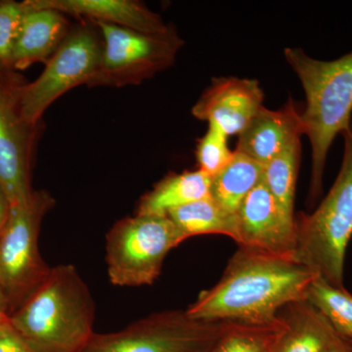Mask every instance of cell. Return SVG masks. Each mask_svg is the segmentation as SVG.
Wrapping results in <instances>:
<instances>
[{"instance_id":"1","label":"cell","mask_w":352,"mask_h":352,"mask_svg":"<svg viewBox=\"0 0 352 352\" xmlns=\"http://www.w3.org/2000/svg\"><path fill=\"white\" fill-rule=\"evenodd\" d=\"M317 273L298 259L240 247L219 283L201 292L186 309L198 320L266 324L303 302Z\"/></svg>"},{"instance_id":"2","label":"cell","mask_w":352,"mask_h":352,"mask_svg":"<svg viewBox=\"0 0 352 352\" xmlns=\"http://www.w3.org/2000/svg\"><path fill=\"white\" fill-rule=\"evenodd\" d=\"M9 320L38 352H80L95 333L94 296L75 266L60 264Z\"/></svg>"},{"instance_id":"3","label":"cell","mask_w":352,"mask_h":352,"mask_svg":"<svg viewBox=\"0 0 352 352\" xmlns=\"http://www.w3.org/2000/svg\"><path fill=\"white\" fill-rule=\"evenodd\" d=\"M284 56L305 94L302 120L311 146L309 199L315 201L323 188L329 150L338 134L352 126V51L332 61L314 59L300 48H286Z\"/></svg>"},{"instance_id":"4","label":"cell","mask_w":352,"mask_h":352,"mask_svg":"<svg viewBox=\"0 0 352 352\" xmlns=\"http://www.w3.org/2000/svg\"><path fill=\"white\" fill-rule=\"evenodd\" d=\"M342 135L344 157L332 188L311 214L296 217V258L338 288H344V261L352 238V126Z\"/></svg>"},{"instance_id":"5","label":"cell","mask_w":352,"mask_h":352,"mask_svg":"<svg viewBox=\"0 0 352 352\" xmlns=\"http://www.w3.org/2000/svg\"><path fill=\"white\" fill-rule=\"evenodd\" d=\"M55 199L46 190H34L29 198L11 207L0 233V294L7 314L19 309L50 275L51 268L39 252V233Z\"/></svg>"},{"instance_id":"6","label":"cell","mask_w":352,"mask_h":352,"mask_svg":"<svg viewBox=\"0 0 352 352\" xmlns=\"http://www.w3.org/2000/svg\"><path fill=\"white\" fill-rule=\"evenodd\" d=\"M186 240L168 217L135 214L120 219L106 236L109 280L118 287L152 285L168 252Z\"/></svg>"},{"instance_id":"7","label":"cell","mask_w":352,"mask_h":352,"mask_svg":"<svg viewBox=\"0 0 352 352\" xmlns=\"http://www.w3.org/2000/svg\"><path fill=\"white\" fill-rule=\"evenodd\" d=\"M230 322L157 312L113 333L95 332L80 352H212Z\"/></svg>"},{"instance_id":"8","label":"cell","mask_w":352,"mask_h":352,"mask_svg":"<svg viewBox=\"0 0 352 352\" xmlns=\"http://www.w3.org/2000/svg\"><path fill=\"white\" fill-rule=\"evenodd\" d=\"M102 47L100 31L94 23L85 21L71 30L41 76L18 87V106L24 120L38 126L44 112L59 97L73 88L88 85L100 63Z\"/></svg>"},{"instance_id":"9","label":"cell","mask_w":352,"mask_h":352,"mask_svg":"<svg viewBox=\"0 0 352 352\" xmlns=\"http://www.w3.org/2000/svg\"><path fill=\"white\" fill-rule=\"evenodd\" d=\"M95 25L100 31L103 47L98 69L88 87L140 85L173 66L184 44L175 27L154 34L105 23Z\"/></svg>"},{"instance_id":"10","label":"cell","mask_w":352,"mask_h":352,"mask_svg":"<svg viewBox=\"0 0 352 352\" xmlns=\"http://www.w3.org/2000/svg\"><path fill=\"white\" fill-rule=\"evenodd\" d=\"M21 78L16 74L0 80V183L11 207L29 198L32 188L34 148L38 124H29L21 115L17 90Z\"/></svg>"},{"instance_id":"11","label":"cell","mask_w":352,"mask_h":352,"mask_svg":"<svg viewBox=\"0 0 352 352\" xmlns=\"http://www.w3.org/2000/svg\"><path fill=\"white\" fill-rule=\"evenodd\" d=\"M236 219L239 247L296 258V217L284 212L263 182L243 201Z\"/></svg>"},{"instance_id":"12","label":"cell","mask_w":352,"mask_h":352,"mask_svg":"<svg viewBox=\"0 0 352 352\" xmlns=\"http://www.w3.org/2000/svg\"><path fill=\"white\" fill-rule=\"evenodd\" d=\"M263 88L256 80L217 78L196 102L192 115L214 124L228 136L244 131L263 107Z\"/></svg>"},{"instance_id":"13","label":"cell","mask_w":352,"mask_h":352,"mask_svg":"<svg viewBox=\"0 0 352 352\" xmlns=\"http://www.w3.org/2000/svg\"><path fill=\"white\" fill-rule=\"evenodd\" d=\"M305 134L302 112L289 98L279 110L263 107L239 134L236 150L266 164Z\"/></svg>"},{"instance_id":"14","label":"cell","mask_w":352,"mask_h":352,"mask_svg":"<svg viewBox=\"0 0 352 352\" xmlns=\"http://www.w3.org/2000/svg\"><path fill=\"white\" fill-rule=\"evenodd\" d=\"M38 6L54 9L65 15L88 22L105 23L146 32L160 34L170 31L163 18L135 0H34Z\"/></svg>"},{"instance_id":"15","label":"cell","mask_w":352,"mask_h":352,"mask_svg":"<svg viewBox=\"0 0 352 352\" xmlns=\"http://www.w3.org/2000/svg\"><path fill=\"white\" fill-rule=\"evenodd\" d=\"M29 4L14 45L11 59L14 73L36 63H46L71 32L65 14L38 6L34 0H29Z\"/></svg>"},{"instance_id":"16","label":"cell","mask_w":352,"mask_h":352,"mask_svg":"<svg viewBox=\"0 0 352 352\" xmlns=\"http://www.w3.org/2000/svg\"><path fill=\"white\" fill-rule=\"evenodd\" d=\"M212 178L201 170L170 173L141 197L136 214L168 217L176 208L210 196Z\"/></svg>"},{"instance_id":"17","label":"cell","mask_w":352,"mask_h":352,"mask_svg":"<svg viewBox=\"0 0 352 352\" xmlns=\"http://www.w3.org/2000/svg\"><path fill=\"white\" fill-rule=\"evenodd\" d=\"M280 312L287 322L279 352H324L338 333L307 300L293 303Z\"/></svg>"},{"instance_id":"18","label":"cell","mask_w":352,"mask_h":352,"mask_svg":"<svg viewBox=\"0 0 352 352\" xmlns=\"http://www.w3.org/2000/svg\"><path fill=\"white\" fill-rule=\"evenodd\" d=\"M263 164L235 150L230 163L212 178L210 197L236 215L248 195L263 182Z\"/></svg>"},{"instance_id":"19","label":"cell","mask_w":352,"mask_h":352,"mask_svg":"<svg viewBox=\"0 0 352 352\" xmlns=\"http://www.w3.org/2000/svg\"><path fill=\"white\" fill-rule=\"evenodd\" d=\"M187 239L194 236L219 234L237 240L236 215L226 212L208 196L173 210L168 215Z\"/></svg>"},{"instance_id":"20","label":"cell","mask_w":352,"mask_h":352,"mask_svg":"<svg viewBox=\"0 0 352 352\" xmlns=\"http://www.w3.org/2000/svg\"><path fill=\"white\" fill-rule=\"evenodd\" d=\"M287 328L281 314L271 323L230 322L212 352H279Z\"/></svg>"},{"instance_id":"21","label":"cell","mask_w":352,"mask_h":352,"mask_svg":"<svg viewBox=\"0 0 352 352\" xmlns=\"http://www.w3.org/2000/svg\"><path fill=\"white\" fill-rule=\"evenodd\" d=\"M300 162V140L264 164L263 182L284 212L296 217L295 195Z\"/></svg>"},{"instance_id":"22","label":"cell","mask_w":352,"mask_h":352,"mask_svg":"<svg viewBox=\"0 0 352 352\" xmlns=\"http://www.w3.org/2000/svg\"><path fill=\"white\" fill-rule=\"evenodd\" d=\"M305 300L316 308L340 335L352 340V295L317 276L307 289Z\"/></svg>"},{"instance_id":"23","label":"cell","mask_w":352,"mask_h":352,"mask_svg":"<svg viewBox=\"0 0 352 352\" xmlns=\"http://www.w3.org/2000/svg\"><path fill=\"white\" fill-rule=\"evenodd\" d=\"M228 138L219 126L208 124V131L199 140L196 148L199 170L212 178L230 163L234 151L229 148Z\"/></svg>"},{"instance_id":"24","label":"cell","mask_w":352,"mask_h":352,"mask_svg":"<svg viewBox=\"0 0 352 352\" xmlns=\"http://www.w3.org/2000/svg\"><path fill=\"white\" fill-rule=\"evenodd\" d=\"M29 9V0L0 1V75L14 74L11 68L14 45L21 24Z\"/></svg>"},{"instance_id":"25","label":"cell","mask_w":352,"mask_h":352,"mask_svg":"<svg viewBox=\"0 0 352 352\" xmlns=\"http://www.w3.org/2000/svg\"><path fill=\"white\" fill-rule=\"evenodd\" d=\"M0 352H38L6 320L0 325Z\"/></svg>"},{"instance_id":"26","label":"cell","mask_w":352,"mask_h":352,"mask_svg":"<svg viewBox=\"0 0 352 352\" xmlns=\"http://www.w3.org/2000/svg\"><path fill=\"white\" fill-rule=\"evenodd\" d=\"M11 212V204L1 183H0V233L6 227Z\"/></svg>"},{"instance_id":"27","label":"cell","mask_w":352,"mask_h":352,"mask_svg":"<svg viewBox=\"0 0 352 352\" xmlns=\"http://www.w3.org/2000/svg\"><path fill=\"white\" fill-rule=\"evenodd\" d=\"M324 352H352V344L346 338L338 333L337 337L326 347Z\"/></svg>"},{"instance_id":"28","label":"cell","mask_w":352,"mask_h":352,"mask_svg":"<svg viewBox=\"0 0 352 352\" xmlns=\"http://www.w3.org/2000/svg\"><path fill=\"white\" fill-rule=\"evenodd\" d=\"M9 316L7 314L6 302H4L3 298H2L1 294H0V325L3 322L8 320Z\"/></svg>"},{"instance_id":"29","label":"cell","mask_w":352,"mask_h":352,"mask_svg":"<svg viewBox=\"0 0 352 352\" xmlns=\"http://www.w3.org/2000/svg\"><path fill=\"white\" fill-rule=\"evenodd\" d=\"M2 76H3L0 75V78H2Z\"/></svg>"},{"instance_id":"30","label":"cell","mask_w":352,"mask_h":352,"mask_svg":"<svg viewBox=\"0 0 352 352\" xmlns=\"http://www.w3.org/2000/svg\"><path fill=\"white\" fill-rule=\"evenodd\" d=\"M349 342H351V344H352V340H349Z\"/></svg>"}]
</instances>
